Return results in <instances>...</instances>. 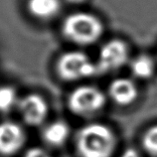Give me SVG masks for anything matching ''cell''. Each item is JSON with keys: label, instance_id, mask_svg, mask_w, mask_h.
<instances>
[{"label": "cell", "instance_id": "obj_11", "mask_svg": "<svg viewBox=\"0 0 157 157\" xmlns=\"http://www.w3.org/2000/svg\"><path fill=\"white\" fill-rule=\"evenodd\" d=\"M70 134L69 125L64 121H54L43 130V138L48 144L60 146L66 142Z\"/></svg>", "mask_w": 157, "mask_h": 157}, {"label": "cell", "instance_id": "obj_15", "mask_svg": "<svg viewBox=\"0 0 157 157\" xmlns=\"http://www.w3.org/2000/svg\"><path fill=\"white\" fill-rule=\"evenodd\" d=\"M121 157H141L139 152L134 149V148H127V149L123 152Z\"/></svg>", "mask_w": 157, "mask_h": 157}, {"label": "cell", "instance_id": "obj_7", "mask_svg": "<svg viewBox=\"0 0 157 157\" xmlns=\"http://www.w3.org/2000/svg\"><path fill=\"white\" fill-rule=\"evenodd\" d=\"M25 139V132L17 123L12 121L0 123V154H15L21 149Z\"/></svg>", "mask_w": 157, "mask_h": 157}, {"label": "cell", "instance_id": "obj_8", "mask_svg": "<svg viewBox=\"0 0 157 157\" xmlns=\"http://www.w3.org/2000/svg\"><path fill=\"white\" fill-rule=\"evenodd\" d=\"M109 94L115 104L128 105L138 97V89L135 82L128 78H117L110 82Z\"/></svg>", "mask_w": 157, "mask_h": 157}, {"label": "cell", "instance_id": "obj_9", "mask_svg": "<svg viewBox=\"0 0 157 157\" xmlns=\"http://www.w3.org/2000/svg\"><path fill=\"white\" fill-rule=\"evenodd\" d=\"M62 0H28L27 9L38 20H51L62 10Z\"/></svg>", "mask_w": 157, "mask_h": 157}, {"label": "cell", "instance_id": "obj_2", "mask_svg": "<svg viewBox=\"0 0 157 157\" xmlns=\"http://www.w3.org/2000/svg\"><path fill=\"white\" fill-rule=\"evenodd\" d=\"M62 31L69 41L80 46L97 43L104 33V24L98 16L89 12H74L65 18Z\"/></svg>", "mask_w": 157, "mask_h": 157}, {"label": "cell", "instance_id": "obj_16", "mask_svg": "<svg viewBox=\"0 0 157 157\" xmlns=\"http://www.w3.org/2000/svg\"><path fill=\"white\" fill-rule=\"evenodd\" d=\"M66 1H68L69 3H71V4H75V5H78V4L84 3L86 0H66Z\"/></svg>", "mask_w": 157, "mask_h": 157}, {"label": "cell", "instance_id": "obj_5", "mask_svg": "<svg viewBox=\"0 0 157 157\" xmlns=\"http://www.w3.org/2000/svg\"><path fill=\"white\" fill-rule=\"evenodd\" d=\"M129 62V50L125 42L113 39L104 44L96 63L98 74L117 71Z\"/></svg>", "mask_w": 157, "mask_h": 157}, {"label": "cell", "instance_id": "obj_1", "mask_svg": "<svg viewBox=\"0 0 157 157\" xmlns=\"http://www.w3.org/2000/svg\"><path fill=\"white\" fill-rule=\"evenodd\" d=\"M117 139L109 126L101 123H90L78 130L76 139L78 153L81 157H110Z\"/></svg>", "mask_w": 157, "mask_h": 157}, {"label": "cell", "instance_id": "obj_4", "mask_svg": "<svg viewBox=\"0 0 157 157\" xmlns=\"http://www.w3.org/2000/svg\"><path fill=\"white\" fill-rule=\"evenodd\" d=\"M106 98L100 89L94 86H80L70 94L68 105L74 113L82 117L100 111L105 106Z\"/></svg>", "mask_w": 157, "mask_h": 157}, {"label": "cell", "instance_id": "obj_13", "mask_svg": "<svg viewBox=\"0 0 157 157\" xmlns=\"http://www.w3.org/2000/svg\"><path fill=\"white\" fill-rule=\"evenodd\" d=\"M143 146L149 154L157 156V125L148 129L143 136Z\"/></svg>", "mask_w": 157, "mask_h": 157}, {"label": "cell", "instance_id": "obj_12", "mask_svg": "<svg viewBox=\"0 0 157 157\" xmlns=\"http://www.w3.org/2000/svg\"><path fill=\"white\" fill-rule=\"evenodd\" d=\"M19 101L14 88L10 86H0V113H8L13 107L18 106Z\"/></svg>", "mask_w": 157, "mask_h": 157}, {"label": "cell", "instance_id": "obj_3", "mask_svg": "<svg viewBox=\"0 0 157 157\" xmlns=\"http://www.w3.org/2000/svg\"><path fill=\"white\" fill-rule=\"evenodd\" d=\"M57 72L61 78L68 82L80 81L98 74L96 63L80 51H70L62 55L57 62Z\"/></svg>", "mask_w": 157, "mask_h": 157}, {"label": "cell", "instance_id": "obj_6", "mask_svg": "<svg viewBox=\"0 0 157 157\" xmlns=\"http://www.w3.org/2000/svg\"><path fill=\"white\" fill-rule=\"evenodd\" d=\"M18 109L23 119L30 125H39L48 114V105L44 98L37 94H30L19 101Z\"/></svg>", "mask_w": 157, "mask_h": 157}, {"label": "cell", "instance_id": "obj_10", "mask_svg": "<svg viewBox=\"0 0 157 157\" xmlns=\"http://www.w3.org/2000/svg\"><path fill=\"white\" fill-rule=\"evenodd\" d=\"M129 69L133 77L139 80H147L154 75L156 66L150 56L138 55L129 61Z\"/></svg>", "mask_w": 157, "mask_h": 157}, {"label": "cell", "instance_id": "obj_14", "mask_svg": "<svg viewBox=\"0 0 157 157\" xmlns=\"http://www.w3.org/2000/svg\"><path fill=\"white\" fill-rule=\"evenodd\" d=\"M24 157H52V156L46 150L37 147V148H31L30 150H28Z\"/></svg>", "mask_w": 157, "mask_h": 157}]
</instances>
